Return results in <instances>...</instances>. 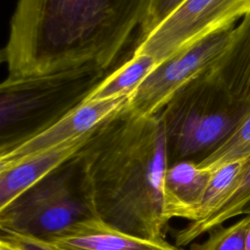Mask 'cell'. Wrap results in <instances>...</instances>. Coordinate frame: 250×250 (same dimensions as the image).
<instances>
[{
  "instance_id": "cell-1",
  "label": "cell",
  "mask_w": 250,
  "mask_h": 250,
  "mask_svg": "<svg viewBox=\"0 0 250 250\" xmlns=\"http://www.w3.org/2000/svg\"><path fill=\"white\" fill-rule=\"evenodd\" d=\"M73 160L91 216L134 235L165 239L162 187L170 159L159 112L142 115L125 105L94 129Z\"/></svg>"
},
{
  "instance_id": "cell-2",
  "label": "cell",
  "mask_w": 250,
  "mask_h": 250,
  "mask_svg": "<svg viewBox=\"0 0 250 250\" xmlns=\"http://www.w3.org/2000/svg\"><path fill=\"white\" fill-rule=\"evenodd\" d=\"M150 0H18L2 61L24 77L93 67L108 71L142 27Z\"/></svg>"
},
{
  "instance_id": "cell-3",
  "label": "cell",
  "mask_w": 250,
  "mask_h": 250,
  "mask_svg": "<svg viewBox=\"0 0 250 250\" xmlns=\"http://www.w3.org/2000/svg\"><path fill=\"white\" fill-rule=\"evenodd\" d=\"M108 73L81 67L42 75L8 76L0 86V151L61 120L84 103Z\"/></svg>"
},
{
  "instance_id": "cell-4",
  "label": "cell",
  "mask_w": 250,
  "mask_h": 250,
  "mask_svg": "<svg viewBox=\"0 0 250 250\" xmlns=\"http://www.w3.org/2000/svg\"><path fill=\"white\" fill-rule=\"evenodd\" d=\"M249 111L250 103L233 97L209 70L197 76L159 111L170 162L203 158L232 134Z\"/></svg>"
},
{
  "instance_id": "cell-5",
  "label": "cell",
  "mask_w": 250,
  "mask_h": 250,
  "mask_svg": "<svg viewBox=\"0 0 250 250\" xmlns=\"http://www.w3.org/2000/svg\"><path fill=\"white\" fill-rule=\"evenodd\" d=\"M73 158L0 210L2 232L45 238L91 216L78 189Z\"/></svg>"
},
{
  "instance_id": "cell-6",
  "label": "cell",
  "mask_w": 250,
  "mask_h": 250,
  "mask_svg": "<svg viewBox=\"0 0 250 250\" xmlns=\"http://www.w3.org/2000/svg\"><path fill=\"white\" fill-rule=\"evenodd\" d=\"M250 11V0H184L146 36L134 53L146 54L158 63L182 50L231 28Z\"/></svg>"
},
{
  "instance_id": "cell-7",
  "label": "cell",
  "mask_w": 250,
  "mask_h": 250,
  "mask_svg": "<svg viewBox=\"0 0 250 250\" xmlns=\"http://www.w3.org/2000/svg\"><path fill=\"white\" fill-rule=\"evenodd\" d=\"M231 29L215 33L158 63L130 97L129 107L142 115L158 113L182 87L211 68L225 50Z\"/></svg>"
},
{
  "instance_id": "cell-8",
  "label": "cell",
  "mask_w": 250,
  "mask_h": 250,
  "mask_svg": "<svg viewBox=\"0 0 250 250\" xmlns=\"http://www.w3.org/2000/svg\"><path fill=\"white\" fill-rule=\"evenodd\" d=\"M130 96L84 102L61 120L30 139L0 151V168L11 166L24 158L76 140L99 126L104 120L129 104Z\"/></svg>"
},
{
  "instance_id": "cell-9",
  "label": "cell",
  "mask_w": 250,
  "mask_h": 250,
  "mask_svg": "<svg viewBox=\"0 0 250 250\" xmlns=\"http://www.w3.org/2000/svg\"><path fill=\"white\" fill-rule=\"evenodd\" d=\"M58 250H180L163 240L134 235L94 216L44 238Z\"/></svg>"
},
{
  "instance_id": "cell-10",
  "label": "cell",
  "mask_w": 250,
  "mask_h": 250,
  "mask_svg": "<svg viewBox=\"0 0 250 250\" xmlns=\"http://www.w3.org/2000/svg\"><path fill=\"white\" fill-rule=\"evenodd\" d=\"M92 132L0 168V210L70 161L86 145Z\"/></svg>"
},
{
  "instance_id": "cell-11",
  "label": "cell",
  "mask_w": 250,
  "mask_h": 250,
  "mask_svg": "<svg viewBox=\"0 0 250 250\" xmlns=\"http://www.w3.org/2000/svg\"><path fill=\"white\" fill-rule=\"evenodd\" d=\"M210 177L211 172L199 168L190 159L169 165L162 187L163 213L168 223L174 218L193 220Z\"/></svg>"
},
{
  "instance_id": "cell-12",
  "label": "cell",
  "mask_w": 250,
  "mask_h": 250,
  "mask_svg": "<svg viewBox=\"0 0 250 250\" xmlns=\"http://www.w3.org/2000/svg\"><path fill=\"white\" fill-rule=\"evenodd\" d=\"M209 71L233 97L250 103V11L232 27L225 50Z\"/></svg>"
},
{
  "instance_id": "cell-13",
  "label": "cell",
  "mask_w": 250,
  "mask_h": 250,
  "mask_svg": "<svg viewBox=\"0 0 250 250\" xmlns=\"http://www.w3.org/2000/svg\"><path fill=\"white\" fill-rule=\"evenodd\" d=\"M250 201V157L246 159L237 185L227 200L211 215L200 221L188 222L175 232V246L185 247L202 234L222 226L228 220L242 214Z\"/></svg>"
},
{
  "instance_id": "cell-14",
  "label": "cell",
  "mask_w": 250,
  "mask_h": 250,
  "mask_svg": "<svg viewBox=\"0 0 250 250\" xmlns=\"http://www.w3.org/2000/svg\"><path fill=\"white\" fill-rule=\"evenodd\" d=\"M157 65V61L151 56L133 52L131 58L109 72L84 102L131 97Z\"/></svg>"
},
{
  "instance_id": "cell-15",
  "label": "cell",
  "mask_w": 250,
  "mask_h": 250,
  "mask_svg": "<svg viewBox=\"0 0 250 250\" xmlns=\"http://www.w3.org/2000/svg\"><path fill=\"white\" fill-rule=\"evenodd\" d=\"M245 161L246 159L229 162L211 172L208 186L192 221L205 219L227 200L237 185Z\"/></svg>"
},
{
  "instance_id": "cell-16",
  "label": "cell",
  "mask_w": 250,
  "mask_h": 250,
  "mask_svg": "<svg viewBox=\"0 0 250 250\" xmlns=\"http://www.w3.org/2000/svg\"><path fill=\"white\" fill-rule=\"evenodd\" d=\"M250 157V111L232 132V134L216 149L197 161L199 168L212 172L229 162Z\"/></svg>"
},
{
  "instance_id": "cell-17",
  "label": "cell",
  "mask_w": 250,
  "mask_h": 250,
  "mask_svg": "<svg viewBox=\"0 0 250 250\" xmlns=\"http://www.w3.org/2000/svg\"><path fill=\"white\" fill-rule=\"evenodd\" d=\"M250 226V216L229 227H218L209 231L202 243L192 244V250H244L245 233Z\"/></svg>"
},
{
  "instance_id": "cell-18",
  "label": "cell",
  "mask_w": 250,
  "mask_h": 250,
  "mask_svg": "<svg viewBox=\"0 0 250 250\" xmlns=\"http://www.w3.org/2000/svg\"><path fill=\"white\" fill-rule=\"evenodd\" d=\"M184 0H150L146 17L140 29L141 38L146 36L163 21Z\"/></svg>"
},
{
  "instance_id": "cell-19",
  "label": "cell",
  "mask_w": 250,
  "mask_h": 250,
  "mask_svg": "<svg viewBox=\"0 0 250 250\" xmlns=\"http://www.w3.org/2000/svg\"><path fill=\"white\" fill-rule=\"evenodd\" d=\"M0 239L18 247L21 250H58L44 238L28 234L2 232Z\"/></svg>"
},
{
  "instance_id": "cell-20",
  "label": "cell",
  "mask_w": 250,
  "mask_h": 250,
  "mask_svg": "<svg viewBox=\"0 0 250 250\" xmlns=\"http://www.w3.org/2000/svg\"><path fill=\"white\" fill-rule=\"evenodd\" d=\"M0 250H21L18 247L0 239Z\"/></svg>"
},
{
  "instance_id": "cell-21",
  "label": "cell",
  "mask_w": 250,
  "mask_h": 250,
  "mask_svg": "<svg viewBox=\"0 0 250 250\" xmlns=\"http://www.w3.org/2000/svg\"><path fill=\"white\" fill-rule=\"evenodd\" d=\"M244 250H250V226L248 227V229L246 230V233H245Z\"/></svg>"
},
{
  "instance_id": "cell-22",
  "label": "cell",
  "mask_w": 250,
  "mask_h": 250,
  "mask_svg": "<svg viewBox=\"0 0 250 250\" xmlns=\"http://www.w3.org/2000/svg\"><path fill=\"white\" fill-rule=\"evenodd\" d=\"M242 214H245V215H249V216H250V201H249L248 204L243 208Z\"/></svg>"
}]
</instances>
